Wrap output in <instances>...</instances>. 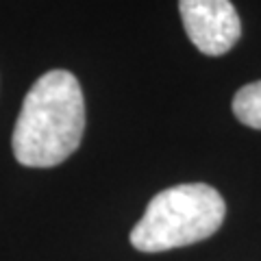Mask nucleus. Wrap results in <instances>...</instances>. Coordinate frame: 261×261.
Returning a JSON list of instances; mask_svg holds the SVG:
<instances>
[{"label":"nucleus","mask_w":261,"mask_h":261,"mask_svg":"<svg viewBox=\"0 0 261 261\" xmlns=\"http://www.w3.org/2000/svg\"><path fill=\"white\" fill-rule=\"evenodd\" d=\"M226 205L205 183H183L159 192L130 231L140 252H166L211 238L224 222Z\"/></svg>","instance_id":"obj_2"},{"label":"nucleus","mask_w":261,"mask_h":261,"mask_svg":"<svg viewBox=\"0 0 261 261\" xmlns=\"http://www.w3.org/2000/svg\"><path fill=\"white\" fill-rule=\"evenodd\" d=\"M178 11L187 37L202 55H224L242 35V22L231 0H178Z\"/></svg>","instance_id":"obj_3"},{"label":"nucleus","mask_w":261,"mask_h":261,"mask_svg":"<svg viewBox=\"0 0 261 261\" xmlns=\"http://www.w3.org/2000/svg\"><path fill=\"white\" fill-rule=\"evenodd\" d=\"M85 98L68 70L42 74L24 96L13 126V157L27 168H55L81 146Z\"/></svg>","instance_id":"obj_1"},{"label":"nucleus","mask_w":261,"mask_h":261,"mask_svg":"<svg viewBox=\"0 0 261 261\" xmlns=\"http://www.w3.org/2000/svg\"><path fill=\"white\" fill-rule=\"evenodd\" d=\"M233 113L242 124L261 130V81L238 89L233 98Z\"/></svg>","instance_id":"obj_4"}]
</instances>
